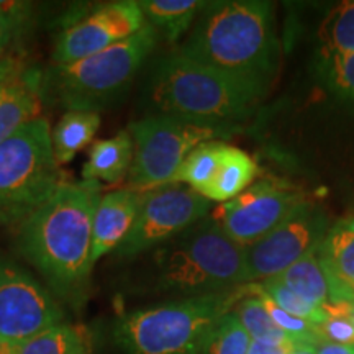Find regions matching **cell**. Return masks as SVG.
Instances as JSON below:
<instances>
[{"label": "cell", "mask_w": 354, "mask_h": 354, "mask_svg": "<svg viewBox=\"0 0 354 354\" xmlns=\"http://www.w3.org/2000/svg\"><path fill=\"white\" fill-rule=\"evenodd\" d=\"M100 190L99 180L64 184L20 225V253L61 297H81L94 269L92 227Z\"/></svg>", "instance_id": "6da1fadb"}, {"label": "cell", "mask_w": 354, "mask_h": 354, "mask_svg": "<svg viewBox=\"0 0 354 354\" xmlns=\"http://www.w3.org/2000/svg\"><path fill=\"white\" fill-rule=\"evenodd\" d=\"M179 53L230 76L268 86L279 61L272 3H207Z\"/></svg>", "instance_id": "7a4b0ae2"}, {"label": "cell", "mask_w": 354, "mask_h": 354, "mask_svg": "<svg viewBox=\"0 0 354 354\" xmlns=\"http://www.w3.org/2000/svg\"><path fill=\"white\" fill-rule=\"evenodd\" d=\"M266 87L174 53L162 57L153 71L149 104L158 115L218 128L248 117L264 97Z\"/></svg>", "instance_id": "3957f363"}, {"label": "cell", "mask_w": 354, "mask_h": 354, "mask_svg": "<svg viewBox=\"0 0 354 354\" xmlns=\"http://www.w3.org/2000/svg\"><path fill=\"white\" fill-rule=\"evenodd\" d=\"M246 295L245 284L136 310L118 320L113 339L127 354H205L212 333Z\"/></svg>", "instance_id": "277c9868"}, {"label": "cell", "mask_w": 354, "mask_h": 354, "mask_svg": "<svg viewBox=\"0 0 354 354\" xmlns=\"http://www.w3.org/2000/svg\"><path fill=\"white\" fill-rule=\"evenodd\" d=\"M153 266L159 289L189 297L248 284L245 248L228 238L209 216L158 246Z\"/></svg>", "instance_id": "5b68a950"}, {"label": "cell", "mask_w": 354, "mask_h": 354, "mask_svg": "<svg viewBox=\"0 0 354 354\" xmlns=\"http://www.w3.org/2000/svg\"><path fill=\"white\" fill-rule=\"evenodd\" d=\"M64 184L50 123L35 118L0 143V227L21 225Z\"/></svg>", "instance_id": "8992f818"}, {"label": "cell", "mask_w": 354, "mask_h": 354, "mask_svg": "<svg viewBox=\"0 0 354 354\" xmlns=\"http://www.w3.org/2000/svg\"><path fill=\"white\" fill-rule=\"evenodd\" d=\"M158 32L146 21L140 32L86 59L53 66L44 86L68 110L100 112L127 91L145 59L151 55Z\"/></svg>", "instance_id": "52a82bcc"}, {"label": "cell", "mask_w": 354, "mask_h": 354, "mask_svg": "<svg viewBox=\"0 0 354 354\" xmlns=\"http://www.w3.org/2000/svg\"><path fill=\"white\" fill-rule=\"evenodd\" d=\"M133 161L130 180L135 190H151L169 185L185 158L197 146L209 143L218 128L166 115H151L133 122Z\"/></svg>", "instance_id": "ba28073f"}, {"label": "cell", "mask_w": 354, "mask_h": 354, "mask_svg": "<svg viewBox=\"0 0 354 354\" xmlns=\"http://www.w3.org/2000/svg\"><path fill=\"white\" fill-rule=\"evenodd\" d=\"M209 212L210 201L190 187L169 184L145 190L136 218L115 254L135 258L145 251L156 250L205 218Z\"/></svg>", "instance_id": "9c48e42d"}, {"label": "cell", "mask_w": 354, "mask_h": 354, "mask_svg": "<svg viewBox=\"0 0 354 354\" xmlns=\"http://www.w3.org/2000/svg\"><path fill=\"white\" fill-rule=\"evenodd\" d=\"M63 320L64 312L46 287L0 253V348L19 346Z\"/></svg>", "instance_id": "30bf717a"}, {"label": "cell", "mask_w": 354, "mask_h": 354, "mask_svg": "<svg viewBox=\"0 0 354 354\" xmlns=\"http://www.w3.org/2000/svg\"><path fill=\"white\" fill-rule=\"evenodd\" d=\"M305 203L308 202L300 190L276 180H261L232 201L220 203L210 218L236 245L248 248L271 233Z\"/></svg>", "instance_id": "8fae6325"}, {"label": "cell", "mask_w": 354, "mask_h": 354, "mask_svg": "<svg viewBox=\"0 0 354 354\" xmlns=\"http://www.w3.org/2000/svg\"><path fill=\"white\" fill-rule=\"evenodd\" d=\"M328 216L313 203H305L277 228L245 248L248 284H259L317 250L328 233Z\"/></svg>", "instance_id": "7c38bea8"}, {"label": "cell", "mask_w": 354, "mask_h": 354, "mask_svg": "<svg viewBox=\"0 0 354 354\" xmlns=\"http://www.w3.org/2000/svg\"><path fill=\"white\" fill-rule=\"evenodd\" d=\"M145 25L146 20L138 2L120 0L97 7L57 37L53 66L71 64L94 56L130 38Z\"/></svg>", "instance_id": "4fadbf2b"}, {"label": "cell", "mask_w": 354, "mask_h": 354, "mask_svg": "<svg viewBox=\"0 0 354 354\" xmlns=\"http://www.w3.org/2000/svg\"><path fill=\"white\" fill-rule=\"evenodd\" d=\"M141 196L143 192L135 189L115 190L102 196L92 227V264L95 266L102 256L112 253L125 240L138 214Z\"/></svg>", "instance_id": "5bb4252c"}, {"label": "cell", "mask_w": 354, "mask_h": 354, "mask_svg": "<svg viewBox=\"0 0 354 354\" xmlns=\"http://www.w3.org/2000/svg\"><path fill=\"white\" fill-rule=\"evenodd\" d=\"M39 74L17 66L0 88V143L38 118L41 107Z\"/></svg>", "instance_id": "9a60e30c"}, {"label": "cell", "mask_w": 354, "mask_h": 354, "mask_svg": "<svg viewBox=\"0 0 354 354\" xmlns=\"http://www.w3.org/2000/svg\"><path fill=\"white\" fill-rule=\"evenodd\" d=\"M133 140L130 131H120L112 138L95 141L82 167L84 180H104L115 184L130 172Z\"/></svg>", "instance_id": "2e32d148"}, {"label": "cell", "mask_w": 354, "mask_h": 354, "mask_svg": "<svg viewBox=\"0 0 354 354\" xmlns=\"http://www.w3.org/2000/svg\"><path fill=\"white\" fill-rule=\"evenodd\" d=\"M258 172V165L250 154L240 148L225 145L218 171L202 196L210 202L225 203L232 201L251 187Z\"/></svg>", "instance_id": "e0dca14e"}, {"label": "cell", "mask_w": 354, "mask_h": 354, "mask_svg": "<svg viewBox=\"0 0 354 354\" xmlns=\"http://www.w3.org/2000/svg\"><path fill=\"white\" fill-rule=\"evenodd\" d=\"M318 258L328 276L354 286V215L331 225L318 246Z\"/></svg>", "instance_id": "ac0fdd59"}, {"label": "cell", "mask_w": 354, "mask_h": 354, "mask_svg": "<svg viewBox=\"0 0 354 354\" xmlns=\"http://www.w3.org/2000/svg\"><path fill=\"white\" fill-rule=\"evenodd\" d=\"M100 127V113L91 110H68L51 133L53 151L61 165L73 161V158L92 143Z\"/></svg>", "instance_id": "d6986e66"}, {"label": "cell", "mask_w": 354, "mask_h": 354, "mask_svg": "<svg viewBox=\"0 0 354 354\" xmlns=\"http://www.w3.org/2000/svg\"><path fill=\"white\" fill-rule=\"evenodd\" d=\"M0 354H92V338L84 325L61 323L19 346L0 348Z\"/></svg>", "instance_id": "ffe728a7"}, {"label": "cell", "mask_w": 354, "mask_h": 354, "mask_svg": "<svg viewBox=\"0 0 354 354\" xmlns=\"http://www.w3.org/2000/svg\"><path fill=\"white\" fill-rule=\"evenodd\" d=\"M138 3L145 20L158 33H165L167 41H176L192 26L196 17L209 2H201V0H143Z\"/></svg>", "instance_id": "44dd1931"}, {"label": "cell", "mask_w": 354, "mask_h": 354, "mask_svg": "<svg viewBox=\"0 0 354 354\" xmlns=\"http://www.w3.org/2000/svg\"><path fill=\"white\" fill-rule=\"evenodd\" d=\"M272 279L284 284L287 289L313 307L322 308L330 302L328 279L318 258V248Z\"/></svg>", "instance_id": "7402d4cb"}, {"label": "cell", "mask_w": 354, "mask_h": 354, "mask_svg": "<svg viewBox=\"0 0 354 354\" xmlns=\"http://www.w3.org/2000/svg\"><path fill=\"white\" fill-rule=\"evenodd\" d=\"M322 57L354 53V0L342 2L328 10L317 30Z\"/></svg>", "instance_id": "603a6c76"}, {"label": "cell", "mask_w": 354, "mask_h": 354, "mask_svg": "<svg viewBox=\"0 0 354 354\" xmlns=\"http://www.w3.org/2000/svg\"><path fill=\"white\" fill-rule=\"evenodd\" d=\"M223 149L225 143H218V141H209V143L197 146L185 158L183 166L179 167V171L174 176L172 184L184 183L202 196L214 180L216 171H218Z\"/></svg>", "instance_id": "cb8c5ba5"}, {"label": "cell", "mask_w": 354, "mask_h": 354, "mask_svg": "<svg viewBox=\"0 0 354 354\" xmlns=\"http://www.w3.org/2000/svg\"><path fill=\"white\" fill-rule=\"evenodd\" d=\"M232 313L240 320L243 328L248 331V335L254 342L272 344L297 343L272 322V318L268 313L263 302L258 297H254V295L243 297L240 302L234 305Z\"/></svg>", "instance_id": "d4e9b609"}, {"label": "cell", "mask_w": 354, "mask_h": 354, "mask_svg": "<svg viewBox=\"0 0 354 354\" xmlns=\"http://www.w3.org/2000/svg\"><path fill=\"white\" fill-rule=\"evenodd\" d=\"M246 287H248V295H254V297H258L261 302H263L266 310H268L269 315H271L272 322L276 323L282 331H286L294 342L302 343V344H313V346H317L318 343H322L320 335H318V326L315 323H310L307 320H302V318H297L290 315V313L284 312V310L277 307V305L274 304L272 300L269 299L256 284H246Z\"/></svg>", "instance_id": "484cf974"}, {"label": "cell", "mask_w": 354, "mask_h": 354, "mask_svg": "<svg viewBox=\"0 0 354 354\" xmlns=\"http://www.w3.org/2000/svg\"><path fill=\"white\" fill-rule=\"evenodd\" d=\"M256 286H258L259 289L277 305V307H281L284 312L290 313V315L302 318V320H307L310 323H315V325H320V323L326 318V313L323 312V308L313 307V305L305 302L304 299L295 295L294 292L287 289L284 284H281L276 279H268V281L259 282V284Z\"/></svg>", "instance_id": "4316f807"}, {"label": "cell", "mask_w": 354, "mask_h": 354, "mask_svg": "<svg viewBox=\"0 0 354 354\" xmlns=\"http://www.w3.org/2000/svg\"><path fill=\"white\" fill-rule=\"evenodd\" d=\"M251 336L233 313H228L212 333L205 354H248Z\"/></svg>", "instance_id": "83f0119b"}, {"label": "cell", "mask_w": 354, "mask_h": 354, "mask_svg": "<svg viewBox=\"0 0 354 354\" xmlns=\"http://www.w3.org/2000/svg\"><path fill=\"white\" fill-rule=\"evenodd\" d=\"M318 71L325 86L335 95L354 102V53L346 56L322 57Z\"/></svg>", "instance_id": "f1b7e54d"}, {"label": "cell", "mask_w": 354, "mask_h": 354, "mask_svg": "<svg viewBox=\"0 0 354 354\" xmlns=\"http://www.w3.org/2000/svg\"><path fill=\"white\" fill-rule=\"evenodd\" d=\"M317 326L322 342L354 346V325L348 318L339 315H326L325 320Z\"/></svg>", "instance_id": "f546056e"}, {"label": "cell", "mask_w": 354, "mask_h": 354, "mask_svg": "<svg viewBox=\"0 0 354 354\" xmlns=\"http://www.w3.org/2000/svg\"><path fill=\"white\" fill-rule=\"evenodd\" d=\"M302 344L290 343V344H272V343H261L251 342V346L248 349V354H292Z\"/></svg>", "instance_id": "4dcf8cb0"}, {"label": "cell", "mask_w": 354, "mask_h": 354, "mask_svg": "<svg viewBox=\"0 0 354 354\" xmlns=\"http://www.w3.org/2000/svg\"><path fill=\"white\" fill-rule=\"evenodd\" d=\"M13 32V17L12 13L7 10L6 7H2L0 3V56L3 55L6 48L8 46V41L12 38Z\"/></svg>", "instance_id": "1f68e13d"}, {"label": "cell", "mask_w": 354, "mask_h": 354, "mask_svg": "<svg viewBox=\"0 0 354 354\" xmlns=\"http://www.w3.org/2000/svg\"><path fill=\"white\" fill-rule=\"evenodd\" d=\"M322 308L326 315L344 317L354 325V300H348V302H328L323 305Z\"/></svg>", "instance_id": "d6a6232c"}, {"label": "cell", "mask_w": 354, "mask_h": 354, "mask_svg": "<svg viewBox=\"0 0 354 354\" xmlns=\"http://www.w3.org/2000/svg\"><path fill=\"white\" fill-rule=\"evenodd\" d=\"M317 354H354V346L322 342L317 344Z\"/></svg>", "instance_id": "836d02e7"}, {"label": "cell", "mask_w": 354, "mask_h": 354, "mask_svg": "<svg viewBox=\"0 0 354 354\" xmlns=\"http://www.w3.org/2000/svg\"><path fill=\"white\" fill-rule=\"evenodd\" d=\"M17 64L13 63L10 59H2L0 61V88H2L3 82L7 81L8 77H10V74L15 71Z\"/></svg>", "instance_id": "e575fe53"}, {"label": "cell", "mask_w": 354, "mask_h": 354, "mask_svg": "<svg viewBox=\"0 0 354 354\" xmlns=\"http://www.w3.org/2000/svg\"><path fill=\"white\" fill-rule=\"evenodd\" d=\"M292 354H317V346H313V344H302Z\"/></svg>", "instance_id": "d590c367"}, {"label": "cell", "mask_w": 354, "mask_h": 354, "mask_svg": "<svg viewBox=\"0 0 354 354\" xmlns=\"http://www.w3.org/2000/svg\"><path fill=\"white\" fill-rule=\"evenodd\" d=\"M351 290H353V294H354V286H353V287H351Z\"/></svg>", "instance_id": "8d00e7d4"}]
</instances>
